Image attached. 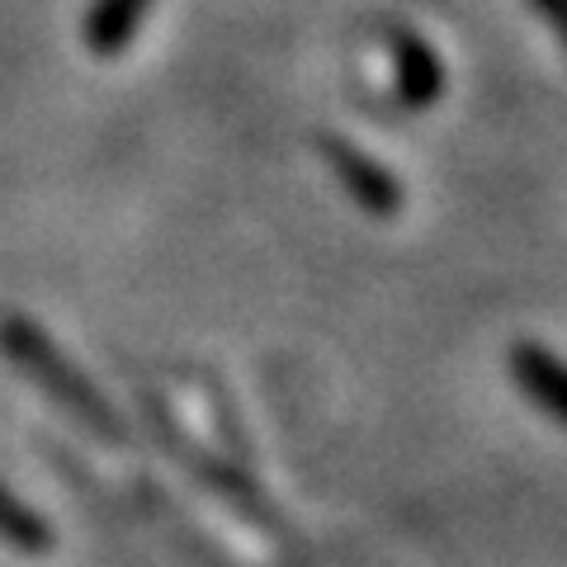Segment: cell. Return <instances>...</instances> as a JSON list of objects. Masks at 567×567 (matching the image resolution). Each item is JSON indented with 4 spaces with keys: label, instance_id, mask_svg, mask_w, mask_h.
<instances>
[{
    "label": "cell",
    "instance_id": "6da1fadb",
    "mask_svg": "<svg viewBox=\"0 0 567 567\" xmlns=\"http://www.w3.org/2000/svg\"><path fill=\"white\" fill-rule=\"evenodd\" d=\"M393 66H398V95H402V104H412V110H425V104L445 91L440 58L412 29H393Z\"/></svg>",
    "mask_w": 567,
    "mask_h": 567
},
{
    "label": "cell",
    "instance_id": "7a4b0ae2",
    "mask_svg": "<svg viewBox=\"0 0 567 567\" xmlns=\"http://www.w3.org/2000/svg\"><path fill=\"white\" fill-rule=\"evenodd\" d=\"M322 152H327V162L350 181V189H354V199H360V204H369V208H398L393 175L369 162L364 152H354L350 142H336V137L322 142Z\"/></svg>",
    "mask_w": 567,
    "mask_h": 567
},
{
    "label": "cell",
    "instance_id": "3957f363",
    "mask_svg": "<svg viewBox=\"0 0 567 567\" xmlns=\"http://www.w3.org/2000/svg\"><path fill=\"white\" fill-rule=\"evenodd\" d=\"M152 0H95L91 20H85V43H91L95 58H114V52L128 48Z\"/></svg>",
    "mask_w": 567,
    "mask_h": 567
},
{
    "label": "cell",
    "instance_id": "277c9868",
    "mask_svg": "<svg viewBox=\"0 0 567 567\" xmlns=\"http://www.w3.org/2000/svg\"><path fill=\"white\" fill-rule=\"evenodd\" d=\"M529 6H535L548 24H554V20H558V6H563V0H529Z\"/></svg>",
    "mask_w": 567,
    "mask_h": 567
}]
</instances>
